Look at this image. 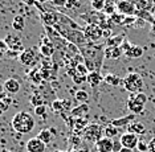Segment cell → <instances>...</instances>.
<instances>
[{
	"label": "cell",
	"mask_w": 155,
	"mask_h": 152,
	"mask_svg": "<svg viewBox=\"0 0 155 152\" xmlns=\"http://www.w3.org/2000/svg\"><path fill=\"white\" fill-rule=\"evenodd\" d=\"M36 2L38 3V4H45V3H48V2H51V0H36Z\"/></svg>",
	"instance_id": "7bdbcfd3"
},
{
	"label": "cell",
	"mask_w": 155,
	"mask_h": 152,
	"mask_svg": "<svg viewBox=\"0 0 155 152\" xmlns=\"http://www.w3.org/2000/svg\"><path fill=\"white\" fill-rule=\"evenodd\" d=\"M17 60H19V62L24 66H33L35 63L38 61V57H37V53H36L35 49L27 48L19 54Z\"/></svg>",
	"instance_id": "5b68a950"
},
{
	"label": "cell",
	"mask_w": 155,
	"mask_h": 152,
	"mask_svg": "<svg viewBox=\"0 0 155 152\" xmlns=\"http://www.w3.org/2000/svg\"><path fill=\"white\" fill-rule=\"evenodd\" d=\"M137 148H138L139 152H149V143L144 142V140H139Z\"/></svg>",
	"instance_id": "74e56055"
},
{
	"label": "cell",
	"mask_w": 155,
	"mask_h": 152,
	"mask_svg": "<svg viewBox=\"0 0 155 152\" xmlns=\"http://www.w3.org/2000/svg\"><path fill=\"white\" fill-rule=\"evenodd\" d=\"M122 144H121V142H113V152H121V150H122Z\"/></svg>",
	"instance_id": "ab89813d"
},
{
	"label": "cell",
	"mask_w": 155,
	"mask_h": 152,
	"mask_svg": "<svg viewBox=\"0 0 155 152\" xmlns=\"http://www.w3.org/2000/svg\"><path fill=\"white\" fill-rule=\"evenodd\" d=\"M74 70L77 73H80V74H82V76H86L87 77V74H89L90 72H89V69L86 68V65L84 62H78L76 65V68H74Z\"/></svg>",
	"instance_id": "1f68e13d"
},
{
	"label": "cell",
	"mask_w": 155,
	"mask_h": 152,
	"mask_svg": "<svg viewBox=\"0 0 155 152\" xmlns=\"http://www.w3.org/2000/svg\"><path fill=\"white\" fill-rule=\"evenodd\" d=\"M3 152H9V151H7V150H3Z\"/></svg>",
	"instance_id": "681fc988"
},
{
	"label": "cell",
	"mask_w": 155,
	"mask_h": 152,
	"mask_svg": "<svg viewBox=\"0 0 155 152\" xmlns=\"http://www.w3.org/2000/svg\"><path fill=\"white\" fill-rule=\"evenodd\" d=\"M104 81L105 83L110 85V86H118L119 83H122V78H119L117 74H113V73H109L104 77Z\"/></svg>",
	"instance_id": "603a6c76"
},
{
	"label": "cell",
	"mask_w": 155,
	"mask_h": 152,
	"mask_svg": "<svg viewBox=\"0 0 155 152\" xmlns=\"http://www.w3.org/2000/svg\"><path fill=\"white\" fill-rule=\"evenodd\" d=\"M81 135H82L84 140H86V142L97 143L104 137V128L100 125H97V123H90V125H87L82 130Z\"/></svg>",
	"instance_id": "277c9868"
},
{
	"label": "cell",
	"mask_w": 155,
	"mask_h": 152,
	"mask_svg": "<svg viewBox=\"0 0 155 152\" xmlns=\"http://www.w3.org/2000/svg\"><path fill=\"white\" fill-rule=\"evenodd\" d=\"M119 142H121L122 147L125 148H130V150H134V148H137L139 143V139H138V135H135V134H131V132H125L121 135V139H119Z\"/></svg>",
	"instance_id": "9c48e42d"
},
{
	"label": "cell",
	"mask_w": 155,
	"mask_h": 152,
	"mask_svg": "<svg viewBox=\"0 0 155 152\" xmlns=\"http://www.w3.org/2000/svg\"><path fill=\"white\" fill-rule=\"evenodd\" d=\"M134 98H135L137 101H139L140 103H143V105H146V102H147V95L143 93V91H140V93H137V94H131Z\"/></svg>",
	"instance_id": "d590c367"
},
{
	"label": "cell",
	"mask_w": 155,
	"mask_h": 152,
	"mask_svg": "<svg viewBox=\"0 0 155 152\" xmlns=\"http://www.w3.org/2000/svg\"><path fill=\"white\" fill-rule=\"evenodd\" d=\"M72 152H87V150H82V148H78V150H74Z\"/></svg>",
	"instance_id": "bcb514c9"
},
{
	"label": "cell",
	"mask_w": 155,
	"mask_h": 152,
	"mask_svg": "<svg viewBox=\"0 0 155 152\" xmlns=\"http://www.w3.org/2000/svg\"><path fill=\"white\" fill-rule=\"evenodd\" d=\"M90 7L96 12H102L106 7V0H90Z\"/></svg>",
	"instance_id": "4316f807"
},
{
	"label": "cell",
	"mask_w": 155,
	"mask_h": 152,
	"mask_svg": "<svg viewBox=\"0 0 155 152\" xmlns=\"http://www.w3.org/2000/svg\"><path fill=\"white\" fill-rule=\"evenodd\" d=\"M153 31H155V21L153 23Z\"/></svg>",
	"instance_id": "7dc6e473"
},
{
	"label": "cell",
	"mask_w": 155,
	"mask_h": 152,
	"mask_svg": "<svg viewBox=\"0 0 155 152\" xmlns=\"http://www.w3.org/2000/svg\"><path fill=\"white\" fill-rule=\"evenodd\" d=\"M29 78L33 81L35 83H38L41 79H43V77H41V73H40V70H33L32 73L29 74Z\"/></svg>",
	"instance_id": "e575fe53"
},
{
	"label": "cell",
	"mask_w": 155,
	"mask_h": 152,
	"mask_svg": "<svg viewBox=\"0 0 155 152\" xmlns=\"http://www.w3.org/2000/svg\"><path fill=\"white\" fill-rule=\"evenodd\" d=\"M123 54L121 47H106L105 48V57L109 60H118Z\"/></svg>",
	"instance_id": "5bb4252c"
},
{
	"label": "cell",
	"mask_w": 155,
	"mask_h": 152,
	"mask_svg": "<svg viewBox=\"0 0 155 152\" xmlns=\"http://www.w3.org/2000/svg\"><path fill=\"white\" fill-rule=\"evenodd\" d=\"M74 98H76L77 102H80V103H86V101L89 99V94H87L85 90H78V91H76Z\"/></svg>",
	"instance_id": "4dcf8cb0"
},
{
	"label": "cell",
	"mask_w": 155,
	"mask_h": 152,
	"mask_svg": "<svg viewBox=\"0 0 155 152\" xmlns=\"http://www.w3.org/2000/svg\"><path fill=\"white\" fill-rule=\"evenodd\" d=\"M125 56L130 60H134V58H139L143 56V48L139 47V45H133L131 48L129 49V52L125 53Z\"/></svg>",
	"instance_id": "ffe728a7"
},
{
	"label": "cell",
	"mask_w": 155,
	"mask_h": 152,
	"mask_svg": "<svg viewBox=\"0 0 155 152\" xmlns=\"http://www.w3.org/2000/svg\"><path fill=\"white\" fill-rule=\"evenodd\" d=\"M127 108L131 111V114L135 115V114H140V112L143 111L144 105L140 103L139 101H137L135 98L133 97V95H130L129 99H127Z\"/></svg>",
	"instance_id": "4fadbf2b"
},
{
	"label": "cell",
	"mask_w": 155,
	"mask_h": 152,
	"mask_svg": "<svg viewBox=\"0 0 155 152\" xmlns=\"http://www.w3.org/2000/svg\"><path fill=\"white\" fill-rule=\"evenodd\" d=\"M117 9L121 15L126 16V17L137 15L135 4H134L131 0H119L117 3Z\"/></svg>",
	"instance_id": "52a82bcc"
},
{
	"label": "cell",
	"mask_w": 155,
	"mask_h": 152,
	"mask_svg": "<svg viewBox=\"0 0 155 152\" xmlns=\"http://www.w3.org/2000/svg\"><path fill=\"white\" fill-rule=\"evenodd\" d=\"M84 34L90 42H97L101 37H104V29L97 24H87L84 27Z\"/></svg>",
	"instance_id": "8992f818"
},
{
	"label": "cell",
	"mask_w": 155,
	"mask_h": 152,
	"mask_svg": "<svg viewBox=\"0 0 155 152\" xmlns=\"http://www.w3.org/2000/svg\"><path fill=\"white\" fill-rule=\"evenodd\" d=\"M66 9L72 12H81L82 11V2L81 0H66Z\"/></svg>",
	"instance_id": "7402d4cb"
},
{
	"label": "cell",
	"mask_w": 155,
	"mask_h": 152,
	"mask_svg": "<svg viewBox=\"0 0 155 152\" xmlns=\"http://www.w3.org/2000/svg\"><path fill=\"white\" fill-rule=\"evenodd\" d=\"M127 132L135 134V135H143L146 132V127L142 122H131L127 126Z\"/></svg>",
	"instance_id": "d6986e66"
},
{
	"label": "cell",
	"mask_w": 155,
	"mask_h": 152,
	"mask_svg": "<svg viewBox=\"0 0 155 152\" xmlns=\"http://www.w3.org/2000/svg\"><path fill=\"white\" fill-rule=\"evenodd\" d=\"M125 41V36L123 34H118V36H111L106 40V47H121Z\"/></svg>",
	"instance_id": "cb8c5ba5"
},
{
	"label": "cell",
	"mask_w": 155,
	"mask_h": 152,
	"mask_svg": "<svg viewBox=\"0 0 155 152\" xmlns=\"http://www.w3.org/2000/svg\"><path fill=\"white\" fill-rule=\"evenodd\" d=\"M135 119V115L134 114H130V115H126V116H122V118H118V119H113L110 122V125H113L114 127H125V126H129L131 122H134Z\"/></svg>",
	"instance_id": "9a60e30c"
},
{
	"label": "cell",
	"mask_w": 155,
	"mask_h": 152,
	"mask_svg": "<svg viewBox=\"0 0 155 152\" xmlns=\"http://www.w3.org/2000/svg\"><path fill=\"white\" fill-rule=\"evenodd\" d=\"M12 28L17 32H23L24 28H25V19L24 16L21 15H17L13 17V21H12Z\"/></svg>",
	"instance_id": "44dd1931"
},
{
	"label": "cell",
	"mask_w": 155,
	"mask_h": 152,
	"mask_svg": "<svg viewBox=\"0 0 155 152\" xmlns=\"http://www.w3.org/2000/svg\"><path fill=\"white\" fill-rule=\"evenodd\" d=\"M35 114L38 115V116H45V114H47V107H45V105L43 106H38V107H35Z\"/></svg>",
	"instance_id": "f35d334b"
},
{
	"label": "cell",
	"mask_w": 155,
	"mask_h": 152,
	"mask_svg": "<svg viewBox=\"0 0 155 152\" xmlns=\"http://www.w3.org/2000/svg\"><path fill=\"white\" fill-rule=\"evenodd\" d=\"M96 148L98 152H113V140L102 137L100 142L96 143Z\"/></svg>",
	"instance_id": "2e32d148"
},
{
	"label": "cell",
	"mask_w": 155,
	"mask_h": 152,
	"mask_svg": "<svg viewBox=\"0 0 155 152\" xmlns=\"http://www.w3.org/2000/svg\"><path fill=\"white\" fill-rule=\"evenodd\" d=\"M86 126H87V122L84 118H74V122H73V130H74L76 132L77 131L82 132V130L85 128Z\"/></svg>",
	"instance_id": "83f0119b"
},
{
	"label": "cell",
	"mask_w": 155,
	"mask_h": 152,
	"mask_svg": "<svg viewBox=\"0 0 155 152\" xmlns=\"http://www.w3.org/2000/svg\"><path fill=\"white\" fill-rule=\"evenodd\" d=\"M121 152H134V151L130 150V148H125V147H123L122 150H121Z\"/></svg>",
	"instance_id": "ee69618b"
},
{
	"label": "cell",
	"mask_w": 155,
	"mask_h": 152,
	"mask_svg": "<svg viewBox=\"0 0 155 152\" xmlns=\"http://www.w3.org/2000/svg\"><path fill=\"white\" fill-rule=\"evenodd\" d=\"M69 76L72 77L73 82H74V83H77V85H81V83L86 82V76H82V74L77 73L74 69H73V72H69Z\"/></svg>",
	"instance_id": "f1b7e54d"
},
{
	"label": "cell",
	"mask_w": 155,
	"mask_h": 152,
	"mask_svg": "<svg viewBox=\"0 0 155 152\" xmlns=\"http://www.w3.org/2000/svg\"><path fill=\"white\" fill-rule=\"evenodd\" d=\"M40 53L45 57H52V54L54 53V49H53V44H45V45H41L40 47Z\"/></svg>",
	"instance_id": "f546056e"
},
{
	"label": "cell",
	"mask_w": 155,
	"mask_h": 152,
	"mask_svg": "<svg viewBox=\"0 0 155 152\" xmlns=\"http://www.w3.org/2000/svg\"><path fill=\"white\" fill-rule=\"evenodd\" d=\"M8 45L4 40H0V53H4V52H8Z\"/></svg>",
	"instance_id": "60d3db41"
},
{
	"label": "cell",
	"mask_w": 155,
	"mask_h": 152,
	"mask_svg": "<svg viewBox=\"0 0 155 152\" xmlns=\"http://www.w3.org/2000/svg\"><path fill=\"white\" fill-rule=\"evenodd\" d=\"M36 126L35 118L27 111H19L12 118V128L19 134L31 132Z\"/></svg>",
	"instance_id": "7a4b0ae2"
},
{
	"label": "cell",
	"mask_w": 155,
	"mask_h": 152,
	"mask_svg": "<svg viewBox=\"0 0 155 152\" xmlns=\"http://www.w3.org/2000/svg\"><path fill=\"white\" fill-rule=\"evenodd\" d=\"M51 3H52V5H53V8H65V5H66V0H51Z\"/></svg>",
	"instance_id": "8d00e7d4"
},
{
	"label": "cell",
	"mask_w": 155,
	"mask_h": 152,
	"mask_svg": "<svg viewBox=\"0 0 155 152\" xmlns=\"http://www.w3.org/2000/svg\"><path fill=\"white\" fill-rule=\"evenodd\" d=\"M3 93H5V90H4V85H0V95H2Z\"/></svg>",
	"instance_id": "f6af8a7d"
},
{
	"label": "cell",
	"mask_w": 155,
	"mask_h": 152,
	"mask_svg": "<svg viewBox=\"0 0 155 152\" xmlns=\"http://www.w3.org/2000/svg\"><path fill=\"white\" fill-rule=\"evenodd\" d=\"M52 108H53L54 112H61V111H65L64 108V105H62V99H56L52 102Z\"/></svg>",
	"instance_id": "d6a6232c"
},
{
	"label": "cell",
	"mask_w": 155,
	"mask_h": 152,
	"mask_svg": "<svg viewBox=\"0 0 155 152\" xmlns=\"http://www.w3.org/2000/svg\"><path fill=\"white\" fill-rule=\"evenodd\" d=\"M36 137H38V139H40L43 143H45V144L51 143L52 139H53V135H52V130H41V131L37 134Z\"/></svg>",
	"instance_id": "d4e9b609"
},
{
	"label": "cell",
	"mask_w": 155,
	"mask_h": 152,
	"mask_svg": "<svg viewBox=\"0 0 155 152\" xmlns=\"http://www.w3.org/2000/svg\"><path fill=\"white\" fill-rule=\"evenodd\" d=\"M58 17H60V12H57L56 9L44 11V12H41V15H40V19H41V21H43L44 25L51 27V28H53L56 24L58 23Z\"/></svg>",
	"instance_id": "ba28073f"
},
{
	"label": "cell",
	"mask_w": 155,
	"mask_h": 152,
	"mask_svg": "<svg viewBox=\"0 0 155 152\" xmlns=\"http://www.w3.org/2000/svg\"><path fill=\"white\" fill-rule=\"evenodd\" d=\"M4 41L7 42V45H8L9 50H12V52H20V50L23 52L24 50L23 42H21V40H20V37L13 36V34H8Z\"/></svg>",
	"instance_id": "8fae6325"
},
{
	"label": "cell",
	"mask_w": 155,
	"mask_h": 152,
	"mask_svg": "<svg viewBox=\"0 0 155 152\" xmlns=\"http://www.w3.org/2000/svg\"><path fill=\"white\" fill-rule=\"evenodd\" d=\"M122 85L129 93L137 94L143 90V79L139 74L137 73H129L125 78H122Z\"/></svg>",
	"instance_id": "3957f363"
},
{
	"label": "cell",
	"mask_w": 155,
	"mask_h": 152,
	"mask_svg": "<svg viewBox=\"0 0 155 152\" xmlns=\"http://www.w3.org/2000/svg\"><path fill=\"white\" fill-rule=\"evenodd\" d=\"M3 112H4V111H3L2 108H0V115H3Z\"/></svg>",
	"instance_id": "c3c4849f"
},
{
	"label": "cell",
	"mask_w": 155,
	"mask_h": 152,
	"mask_svg": "<svg viewBox=\"0 0 155 152\" xmlns=\"http://www.w3.org/2000/svg\"><path fill=\"white\" fill-rule=\"evenodd\" d=\"M4 85V90L7 94H17L21 89V85L16 78H7Z\"/></svg>",
	"instance_id": "7c38bea8"
},
{
	"label": "cell",
	"mask_w": 155,
	"mask_h": 152,
	"mask_svg": "<svg viewBox=\"0 0 155 152\" xmlns=\"http://www.w3.org/2000/svg\"><path fill=\"white\" fill-rule=\"evenodd\" d=\"M118 135V128L114 127L113 125H107L104 128V137H107V139H113Z\"/></svg>",
	"instance_id": "484cf974"
},
{
	"label": "cell",
	"mask_w": 155,
	"mask_h": 152,
	"mask_svg": "<svg viewBox=\"0 0 155 152\" xmlns=\"http://www.w3.org/2000/svg\"><path fill=\"white\" fill-rule=\"evenodd\" d=\"M47 144L41 142L38 137H31L27 142V152H45Z\"/></svg>",
	"instance_id": "30bf717a"
},
{
	"label": "cell",
	"mask_w": 155,
	"mask_h": 152,
	"mask_svg": "<svg viewBox=\"0 0 155 152\" xmlns=\"http://www.w3.org/2000/svg\"><path fill=\"white\" fill-rule=\"evenodd\" d=\"M149 152H155V137L149 142Z\"/></svg>",
	"instance_id": "b9f144b4"
},
{
	"label": "cell",
	"mask_w": 155,
	"mask_h": 152,
	"mask_svg": "<svg viewBox=\"0 0 155 152\" xmlns=\"http://www.w3.org/2000/svg\"><path fill=\"white\" fill-rule=\"evenodd\" d=\"M31 103H32L35 107H38V106H43L44 105V101H43V98H41V95L40 94H33L32 97H31Z\"/></svg>",
	"instance_id": "836d02e7"
},
{
	"label": "cell",
	"mask_w": 155,
	"mask_h": 152,
	"mask_svg": "<svg viewBox=\"0 0 155 152\" xmlns=\"http://www.w3.org/2000/svg\"><path fill=\"white\" fill-rule=\"evenodd\" d=\"M101 45H94V42H89L85 47H81L80 52L84 56V63L89 72H100L102 61L105 58V49Z\"/></svg>",
	"instance_id": "6da1fadb"
},
{
	"label": "cell",
	"mask_w": 155,
	"mask_h": 152,
	"mask_svg": "<svg viewBox=\"0 0 155 152\" xmlns=\"http://www.w3.org/2000/svg\"><path fill=\"white\" fill-rule=\"evenodd\" d=\"M89 112V106L86 103H80L78 106L73 107V110L70 111V115L73 118H84V115H86Z\"/></svg>",
	"instance_id": "e0dca14e"
},
{
	"label": "cell",
	"mask_w": 155,
	"mask_h": 152,
	"mask_svg": "<svg viewBox=\"0 0 155 152\" xmlns=\"http://www.w3.org/2000/svg\"><path fill=\"white\" fill-rule=\"evenodd\" d=\"M102 81H104V76H101L100 72H90L89 74H87L86 77V82L90 85V86L96 87L98 86Z\"/></svg>",
	"instance_id": "ac0fdd59"
}]
</instances>
